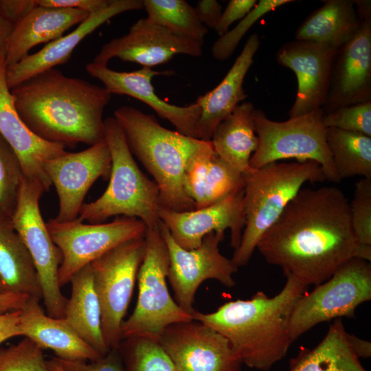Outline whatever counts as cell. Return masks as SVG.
<instances>
[{
	"mask_svg": "<svg viewBox=\"0 0 371 371\" xmlns=\"http://www.w3.org/2000/svg\"><path fill=\"white\" fill-rule=\"evenodd\" d=\"M110 151L105 139L79 152L66 151L47 160L44 170L56 189L59 208L54 219H76L89 188L100 177H109Z\"/></svg>",
	"mask_w": 371,
	"mask_h": 371,
	"instance_id": "cell-14",
	"label": "cell"
},
{
	"mask_svg": "<svg viewBox=\"0 0 371 371\" xmlns=\"http://www.w3.org/2000/svg\"><path fill=\"white\" fill-rule=\"evenodd\" d=\"M285 276L283 289L272 297L258 291L249 300L230 301L210 313L195 311L192 318L225 337L242 363L267 371L286 356L293 343L291 315L308 286Z\"/></svg>",
	"mask_w": 371,
	"mask_h": 371,
	"instance_id": "cell-3",
	"label": "cell"
},
{
	"mask_svg": "<svg viewBox=\"0 0 371 371\" xmlns=\"http://www.w3.org/2000/svg\"><path fill=\"white\" fill-rule=\"evenodd\" d=\"M245 224L231 259L237 267L248 264L263 234L277 221L306 182H322L321 166L313 161L273 162L245 174Z\"/></svg>",
	"mask_w": 371,
	"mask_h": 371,
	"instance_id": "cell-5",
	"label": "cell"
},
{
	"mask_svg": "<svg viewBox=\"0 0 371 371\" xmlns=\"http://www.w3.org/2000/svg\"><path fill=\"white\" fill-rule=\"evenodd\" d=\"M150 22L173 34L203 44L208 29L199 19L194 8L185 0H143Z\"/></svg>",
	"mask_w": 371,
	"mask_h": 371,
	"instance_id": "cell-32",
	"label": "cell"
},
{
	"mask_svg": "<svg viewBox=\"0 0 371 371\" xmlns=\"http://www.w3.org/2000/svg\"><path fill=\"white\" fill-rule=\"evenodd\" d=\"M256 0H230L214 29L219 36L226 33L230 25L243 19L256 5Z\"/></svg>",
	"mask_w": 371,
	"mask_h": 371,
	"instance_id": "cell-42",
	"label": "cell"
},
{
	"mask_svg": "<svg viewBox=\"0 0 371 371\" xmlns=\"http://www.w3.org/2000/svg\"><path fill=\"white\" fill-rule=\"evenodd\" d=\"M128 146L153 177L159 189L161 206L177 212L195 210L184 186L190 161L209 147L210 141L184 135L163 127L155 117L132 106L114 112Z\"/></svg>",
	"mask_w": 371,
	"mask_h": 371,
	"instance_id": "cell-4",
	"label": "cell"
},
{
	"mask_svg": "<svg viewBox=\"0 0 371 371\" xmlns=\"http://www.w3.org/2000/svg\"><path fill=\"white\" fill-rule=\"evenodd\" d=\"M30 297L11 292L0 293V314L21 310Z\"/></svg>",
	"mask_w": 371,
	"mask_h": 371,
	"instance_id": "cell-47",
	"label": "cell"
},
{
	"mask_svg": "<svg viewBox=\"0 0 371 371\" xmlns=\"http://www.w3.org/2000/svg\"><path fill=\"white\" fill-rule=\"evenodd\" d=\"M7 292L6 290H5V285L3 282V280L0 276V293H5Z\"/></svg>",
	"mask_w": 371,
	"mask_h": 371,
	"instance_id": "cell-51",
	"label": "cell"
},
{
	"mask_svg": "<svg viewBox=\"0 0 371 371\" xmlns=\"http://www.w3.org/2000/svg\"><path fill=\"white\" fill-rule=\"evenodd\" d=\"M49 368L51 371H67L64 369L54 359V357L51 358L49 360L47 361Z\"/></svg>",
	"mask_w": 371,
	"mask_h": 371,
	"instance_id": "cell-50",
	"label": "cell"
},
{
	"mask_svg": "<svg viewBox=\"0 0 371 371\" xmlns=\"http://www.w3.org/2000/svg\"><path fill=\"white\" fill-rule=\"evenodd\" d=\"M110 1L111 0H36L38 5L77 9L89 14L105 8Z\"/></svg>",
	"mask_w": 371,
	"mask_h": 371,
	"instance_id": "cell-43",
	"label": "cell"
},
{
	"mask_svg": "<svg viewBox=\"0 0 371 371\" xmlns=\"http://www.w3.org/2000/svg\"><path fill=\"white\" fill-rule=\"evenodd\" d=\"M69 282L71 293L63 318L82 339L104 356L110 350L102 335L100 306L90 264L78 271Z\"/></svg>",
	"mask_w": 371,
	"mask_h": 371,
	"instance_id": "cell-28",
	"label": "cell"
},
{
	"mask_svg": "<svg viewBox=\"0 0 371 371\" xmlns=\"http://www.w3.org/2000/svg\"><path fill=\"white\" fill-rule=\"evenodd\" d=\"M297 27L295 40L339 49L357 34L361 21L353 0H326Z\"/></svg>",
	"mask_w": 371,
	"mask_h": 371,
	"instance_id": "cell-26",
	"label": "cell"
},
{
	"mask_svg": "<svg viewBox=\"0 0 371 371\" xmlns=\"http://www.w3.org/2000/svg\"><path fill=\"white\" fill-rule=\"evenodd\" d=\"M200 21L207 27L215 29L222 14V6L216 0H200L194 8Z\"/></svg>",
	"mask_w": 371,
	"mask_h": 371,
	"instance_id": "cell-45",
	"label": "cell"
},
{
	"mask_svg": "<svg viewBox=\"0 0 371 371\" xmlns=\"http://www.w3.org/2000/svg\"><path fill=\"white\" fill-rule=\"evenodd\" d=\"M43 350L30 339L0 348V371H51Z\"/></svg>",
	"mask_w": 371,
	"mask_h": 371,
	"instance_id": "cell-37",
	"label": "cell"
},
{
	"mask_svg": "<svg viewBox=\"0 0 371 371\" xmlns=\"http://www.w3.org/2000/svg\"><path fill=\"white\" fill-rule=\"evenodd\" d=\"M89 15L77 9L37 5L14 25L5 58L6 67L27 56L34 46L61 37L67 30L79 25Z\"/></svg>",
	"mask_w": 371,
	"mask_h": 371,
	"instance_id": "cell-25",
	"label": "cell"
},
{
	"mask_svg": "<svg viewBox=\"0 0 371 371\" xmlns=\"http://www.w3.org/2000/svg\"><path fill=\"white\" fill-rule=\"evenodd\" d=\"M349 201L334 186L301 189L256 249L266 262L302 284L319 285L357 257Z\"/></svg>",
	"mask_w": 371,
	"mask_h": 371,
	"instance_id": "cell-1",
	"label": "cell"
},
{
	"mask_svg": "<svg viewBox=\"0 0 371 371\" xmlns=\"http://www.w3.org/2000/svg\"><path fill=\"white\" fill-rule=\"evenodd\" d=\"M260 45L259 35L256 33L251 34L221 82L212 90L197 98L195 102L201 108V115L195 128V138L211 141L217 126L245 100L247 95L243 82Z\"/></svg>",
	"mask_w": 371,
	"mask_h": 371,
	"instance_id": "cell-23",
	"label": "cell"
},
{
	"mask_svg": "<svg viewBox=\"0 0 371 371\" xmlns=\"http://www.w3.org/2000/svg\"><path fill=\"white\" fill-rule=\"evenodd\" d=\"M46 225L62 255L58 272L60 287L82 267L118 245L144 236L146 232L142 221L124 216H117L110 223L91 224L77 219L58 222L52 218Z\"/></svg>",
	"mask_w": 371,
	"mask_h": 371,
	"instance_id": "cell-12",
	"label": "cell"
},
{
	"mask_svg": "<svg viewBox=\"0 0 371 371\" xmlns=\"http://www.w3.org/2000/svg\"><path fill=\"white\" fill-rule=\"evenodd\" d=\"M85 69L91 76L99 80L111 94L126 95L142 101L159 117L170 122L177 132L194 137L196 125L201 115L200 106L195 102L184 106L171 104L156 94L151 82L154 76L173 75V71H159L142 67L130 72L117 71L107 65L93 62L87 64Z\"/></svg>",
	"mask_w": 371,
	"mask_h": 371,
	"instance_id": "cell-20",
	"label": "cell"
},
{
	"mask_svg": "<svg viewBox=\"0 0 371 371\" xmlns=\"http://www.w3.org/2000/svg\"><path fill=\"white\" fill-rule=\"evenodd\" d=\"M158 343L178 371H241L228 340L199 321L170 325Z\"/></svg>",
	"mask_w": 371,
	"mask_h": 371,
	"instance_id": "cell-15",
	"label": "cell"
},
{
	"mask_svg": "<svg viewBox=\"0 0 371 371\" xmlns=\"http://www.w3.org/2000/svg\"><path fill=\"white\" fill-rule=\"evenodd\" d=\"M346 339L351 350L359 359H366L371 356L370 341L361 339L348 332H346Z\"/></svg>",
	"mask_w": 371,
	"mask_h": 371,
	"instance_id": "cell-48",
	"label": "cell"
},
{
	"mask_svg": "<svg viewBox=\"0 0 371 371\" xmlns=\"http://www.w3.org/2000/svg\"><path fill=\"white\" fill-rule=\"evenodd\" d=\"M54 359L67 371H125L119 349H111L100 359L90 363Z\"/></svg>",
	"mask_w": 371,
	"mask_h": 371,
	"instance_id": "cell-41",
	"label": "cell"
},
{
	"mask_svg": "<svg viewBox=\"0 0 371 371\" xmlns=\"http://www.w3.org/2000/svg\"><path fill=\"white\" fill-rule=\"evenodd\" d=\"M146 251L144 236L111 249L90 265L101 310V327L109 350L118 349L121 328Z\"/></svg>",
	"mask_w": 371,
	"mask_h": 371,
	"instance_id": "cell-10",
	"label": "cell"
},
{
	"mask_svg": "<svg viewBox=\"0 0 371 371\" xmlns=\"http://www.w3.org/2000/svg\"><path fill=\"white\" fill-rule=\"evenodd\" d=\"M10 92L21 120L47 142L74 148L104 139L103 113L112 94L104 87L52 68Z\"/></svg>",
	"mask_w": 371,
	"mask_h": 371,
	"instance_id": "cell-2",
	"label": "cell"
},
{
	"mask_svg": "<svg viewBox=\"0 0 371 371\" xmlns=\"http://www.w3.org/2000/svg\"><path fill=\"white\" fill-rule=\"evenodd\" d=\"M289 371H367L351 350L341 318L329 326L313 349L302 350L290 362Z\"/></svg>",
	"mask_w": 371,
	"mask_h": 371,
	"instance_id": "cell-30",
	"label": "cell"
},
{
	"mask_svg": "<svg viewBox=\"0 0 371 371\" xmlns=\"http://www.w3.org/2000/svg\"><path fill=\"white\" fill-rule=\"evenodd\" d=\"M45 189L24 179L11 224L29 251L36 267L47 315L63 318L67 299L58 280L62 255L53 242L39 207Z\"/></svg>",
	"mask_w": 371,
	"mask_h": 371,
	"instance_id": "cell-11",
	"label": "cell"
},
{
	"mask_svg": "<svg viewBox=\"0 0 371 371\" xmlns=\"http://www.w3.org/2000/svg\"><path fill=\"white\" fill-rule=\"evenodd\" d=\"M214 155L212 145L196 155L188 163L184 174V186L195 208L203 207L206 175Z\"/></svg>",
	"mask_w": 371,
	"mask_h": 371,
	"instance_id": "cell-40",
	"label": "cell"
},
{
	"mask_svg": "<svg viewBox=\"0 0 371 371\" xmlns=\"http://www.w3.org/2000/svg\"><path fill=\"white\" fill-rule=\"evenodd\" d=\"M144 238L146 251L137 278V301L133 313L122 323L121 336L122 340L144 338L158 342L168 326L193 318L169 293V254L160 225L146 228Z\"/></svg>",
	"mask_w": 371,
	"mask_h": 371,
	"instance_id": "cell-7",
	"label": "cell"
},
{
	"mask_svg": "<svg viewBox=\"0 0 371 371\" xmlns=\"http://www.w3.org/2000/svg\"><path fill=\"white\" fill-rule=\"evenodd\" d=\"M371 101V15L354 37L337 49L324 113Z\"/></svg>",
	"mask_w": 371,
	"mask_h": 371,
	"instance_id": "cell-19",
	"label": "cell"
},
{
	"mask_svg": "<svg viewBox=\"0 0 371 371\" xmlns=\"http://www.w3.org/2000/svg\"><path fill=\"white\" fill-rule=\"evenodd\" d=\"M144 9L143 0H111L105 8L88 17L67 35L47 43L41 49L28 54L19 62L6 67L5 80L10 89L29 78L65 64L78 45L89 34L113 16Z\"/></svg>",
	"mask_w": 371,
	"mask_h": 371,
	"instance_id": "cell-22",
	"label": "cell"
},
{
	"mask_svg": "<svg viewBox=\"0 0 371 371\" xmlns=\"http://www.w3.org/2000/svg\"><path fill=\"white\" fill-rule=\"evenodd\" d=\"M243 196L244 189L206 207L186 212L159 205L158 215L175 241L185 249L198 247L211 232L224 233L229 229L231 246L235 250L240 245L245 224Z\"/></svg>",
	"mask_w": 371,
	"mask_h": 371,
	"instance_id": "cell-17",
	"label": "cell"
},
{
	"mask_svg": "<svg viewBox=\"0 0 371 371\" xmlns=\"http://www.w3.org/2000/svg\"><path fill=\"white\" fill-rule=\"evenodd\" d=\"M324 112L318 109L284 122L269 119L258 109L254 112L258 145L249 160V166L258 169L282 159L313 161L322 168L326 179L339 183L326 144V128L322 122Z\"/></svg>",
	"mask_w": 371,
	"mask_h": 371,
	"instance_id": "cell-8",
	"label": "cell"
},
{
	"mask_svg": "<svg viewBox=\"0 0 371 371\" xmlns=\"http://www.w3.org/2000/svg\"><path fill=\"white\" fill-rule=\"evenodd\" d=\"M203 44L179 36L146 18L133 23L126 34L104 44L93 63L107 65L113 58L152 68L170 61L177 54L199 57Z\"/></svg>",
	"mask_w": 371,
	"mask_h": 371,
	"instance_id": "cell-16",
	"label": "cell"
},
{
	"mask_svg": "<svg viewBox=\"0 0 371 371\" xmlns=\"http://www.w3.org/2000/svg\"><path fill=\"white\" fill-rule=\"evenodd\" d=\"M5 58L0 60V135L16 154L24 179L39 183L48 191L51 182L44 170L45 163L65 153V148L36 135L20 117L5 80Z\"/></svg>",
	"mask_w": 371,
	"mask_h": 371,
	"instance_id": "cell-21",
	"label": "cell"
},
{
	"mask_svg": "<svg viewBox=\"0 0 371 371\" xmlns=\"http://www.w3.org/2000/svg\"><path fill=\"white\" fill-rule=\"evenodd\" d=\"M324 126L371 137V101L337 109L322 117Z\"/></svg>",
	"mask_w": 371,
	"mask_h": 371,
	"instance_id": "cell-38",
	"label": "cell"
},
{
	"mask_svg": "<svg viewBox=\"0 0 371 371\" xmlns=\"http://www.w3.org/2000/svg\"><path fill=\"white\" fill-rule=\"evenodd\" d=\"M104 126L111 158L109 183L100 197L82 205L76 219L102 223L111 216H124L139 219L146 228L159 227L157 184L139 168L115 117L105 118Z\"/></svg>",
	"mask_w": 371,
	"mask_h": 371,
	"instance_id": "cell-6",
	"label": "cell"
},
{
	"mask_svg": "<svg viewBox=\"0 0 371 371\" xmlns=\"http://www.w3.org/2000/svg\"><path fill=\"white\" fill-rule=\"evenodd\" d=\"M40 299L30 297L20 310L19 327L23 335L42 349H50L57 358L72 361H92L102 355L87 344L64 318L47 315Z\"/></svg>",
	"mask_w": 371,
	"mask_h": 371,
	"instance_id": "cell-24",
	"label": "cell"
},
{
	"mask_svg": "<svg viewBox=\"0 0 371 371\" xmlns=\"http://www.w3.org/2000/svg\"><path fill=\"white\" fill-rule=\"evenodd\" d=\"M349 205L352 226L359 244L371 245V179L362 178L355 183Z\"/></svg>",
	"mask_w": 371,
	"mask_h": 371,
	"instance_id": "cell-39",
	"label": "cell"
},
{
	"mask_svg": "<svg viewBox=\"0 0 371 371\" xmlns=\"http://www.w3.org/2000/svg\"><path fill=\"white\" fill-rule=\"evenodd\" d=\"M124 340L118 349L125 371H178L158 342L144 338Z\"/></svg>",
	"mask_w": 371,
	"mask_h": 371,
	"instance_id": "cell-33",
	"label": "cell"
},
{
	"mask_svg": "<svg viewBox=\"0 0 371 371\" xmlns=\"http://www.w3.org/2000/svg\"><path fill=\"white\" fill-rule=\"evenodd\" d=\"M24 180L21 162L0 135V220L11 222Z\"/></svg>",
	"mask_w": 371,
	"mask_h": 371,
	"instance_id": "cell-34",
	"label": "cell"
},
{
	"mask_svg": "<svg viewBox=\"0 0 371 371\" xmlns=\"http://www.w3.org/2000/svg\"><path fill=\"white\" fill-rule=\"evenodd\" d=\"M245 174L214 155L206 175L203 207L244 189Z\"/></svg>",
	"mask_w": 371,
	"mask_h": 371,
	"instance_id": "cell-35",
	"label": "cell"
},
{
	"mask_svg": "<svg viewBox=\"0 0 371 371\" xmlns=\"http://www.w3.org/2000/svg\"><path fill=\"white\" fill-rule=\"evenodd\" d=\"M254 110L251 102L239 104L217 126L210 141L216 155L244 174L251 170L249 160L258 145Z\"/></svg>",
	"mask_w": 371,
	"mask_h": 371,
	"instance_id": "cell-27",
	"label": "cell"
},
{
	"mask_svg": "<svg viewBox=\"0 0 371 371\" xmlns=\"http://www.w3.org/2000/svg\"><path fill=\"white\" fill-rule=\"evenodd\" d=\"M336 51L301 40L286 42L279 48L276 61L292 70L297 82L295 100L288 113L289 118L322 109L328 95Z\"/></svg>",
	"mask_w": 371,
	"mask_h": 371,
	"instance_id": "cell-18",
	"label": "cell"
},
{
	"mask_svg": "<svg viewBox=\"0 0 371 371\" xmlns=\"http://www.w3.org/2000/svg\"><path fill=\"white\" fill-rule=\"evenodd\" d=\"M326 144L340 181L355 176L371 179V137L328 128Z\"/></svg>",
	"mask_w": 371,
	"mask_h": 371,
	"instance_id": "cell-31",
	"label": "cell"
},
{
	"mask_svg": "<svg viewBox=\"0 0 371 371\" xmlns=\"http://www.w3.org/2000/svg\"><path fill=\"white\" fill-rule=\"evenodd\" d=\"M14 25L8 20L0 11V60L3 58H5L9 41Z\"/></svg>",
	"mask_w": 371,
	"mask_h": 371,
	"instance_id": "cell-49",
	"label": "cell"
},
{
	"mask_svg": "<svg viewBox=\"0 0 371 371\" xmlns=\"http://www.w3.org/2000/svg\"><path fill=\"white\" fill-rule=\"evenodd\" d=\"M160 229L169 254L167 279L173 289L175 302L183 310L192 316L195 293L206 280H216L229 288L235 286L233 274L238 268L232 260L221 254L218 248L224 233L211 232L198 247L187 250L175 241L161 221Z\"/></svg>",
	"mask_w": 371,
	"mask_h": 371,
	"instance_id": "cell-13",
	"label": "cell"
},
{
	"mask_svg": "<svg viewBox=\"0 0 371 371\" xmlns=\"http://www.w3.org/2000/svg\"><path fill=\"white\" fill-rule=\"evenodd\" d=\"M0 276L7 292L42 299L32 256L11 222L0 220Z\"/></svg>",
	"mask_w": 371,
	"mask_h": 371,
	"instance_id": "cell-29",
	"label": "cell"
},
{
	"mask_svg": "<svg viewBox=\"0 0 371 371\" xmlns=\"http://www.w3.org/2000/svg\"><path fill=\"white\" fill-rule=\"evenodd\" d=\"M37 5L36 0H0V11L16 24Z\"/></svg>",
	"mask_w": 371,
	"mask_h": 371,
	"instance_id": "cell-44",
	"label": "cell"
},
{
	"mask_svg": "<svg viewBox=\"0 0 371 371\" xmlns=\"http://www.w3.org/2000/svg\"><path fill=\"white\" fill-rule=\"evenodd\" d=\"M293 0H260L254 8L231 30H228L213 43L212 54L214 59H228L248 30L262 16L277 8L293 2Z\"/></svg>",
	"mask_w": 371,
	"mask_h": 371,
	"instance_id": "cell-36",
	"label": "cell"
},
{
	"mask_svg": "<svg viewBox=\"0 0 371 371\" xmlns=\"http://www.w3.org/2000/svg\"><path fill=\"white\" fill-rule=\"evenodd\" d=\"M19 319L20 310L0 314V344L10 338L23 335Z\"/></svg>",
	"mask_w": 371,
	"mask_h": 371,
	"instance_id": "cell-46",
	"label": "cell"
},
{
	"mask_svg": "<svg viewBox=\"0 0 371 371\" xmlns=\"http://www.w3.org/2000/svg\"><path fill=\"white\" fill-rule=\"evenodd\" d=\"M370 300V262L354 258L297 300L289 322L292 341L322 322L354 318L357 307Z\"/></svg>",
	"mask_w": 371,
	"mask_h": 371,
	"instance_id": "cell-9",
	"label": "cell"
}]
</instances>
